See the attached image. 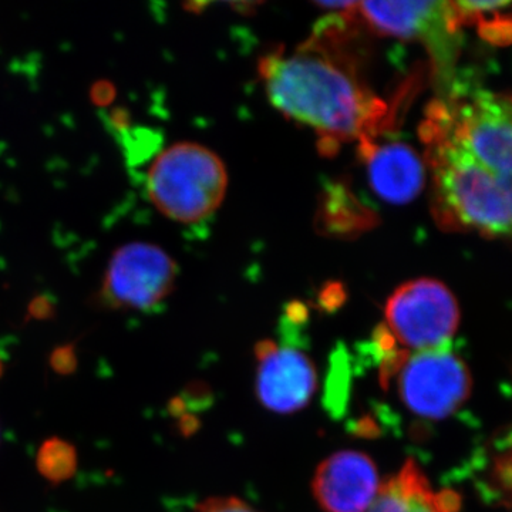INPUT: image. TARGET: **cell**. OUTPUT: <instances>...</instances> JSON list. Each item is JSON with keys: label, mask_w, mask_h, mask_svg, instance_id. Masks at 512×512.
I'll return each instance as SVG.
<instances>
[{"label": "cell", "mask_w": 512, "mask_h": 512, "mask_svg": "<svg viewBox=\"0 0 512 512\" xmlns=\"http://www.w3.org/2000/svg\"><path fill=\"white\" fill-rule=\"evenodd\" d=\"M421 138L441 227L512 237V100L476 90L433 101Z\"/></svg>", "instance_id": "cell-1"}, {"label": "cell", "mask_w": 512, "mask_h": 512, "mask_svg": "<svg viewBox=\"0 0 512 512\" xmlns=\"http://www.w3.org/2000/svg\"><path fill=\"white\" fill-rule=\"evenodd\" d=\"M266 94L289 119L313 128L330 143L370 138L386 114L342 57L312 39L292 55L262 60Z\"/></svg>", "instance_id": "cell-2"}, {"label": "cell", "mask_w": 512, "mask_h": 512, "mask_svg": "<svg viewBox=\"0 0 512 512\" xmlns=\"http://www.w3.org/2000/svg\"><path fill=\"white\" fill-rule=\"evenodd\" d=\"M227 187V168L221 158L197 143L165 148L147 175V194L154 207L183 224H194L214 214Z\"/></svg>", "instance_id": "cell-3"}, {"label": "cell", "mask_w": 512, "mask_h": 512, "mask_svg": "<svg viewBox=\"0 0 512 512\" xmlns=\"http://www.w3.org/2000/svg\"><path fill=\"white\" fill-rule=\"evenodd\" d=\"M379 379L396 390L407 412L424 421L453 416L470 397V370L451 345L424 352H393L383 356Z\"/></svg>", "instance_id": "cell-4"}, {"label": "cell", "mask_w": 512, "mask_h": 512, "mask_svg": "<svg viewBox=\"0 0 512 512\" xmlns=\"http://www.w3.org/2000/svg\"><path fill=\"white\" fill-rule=\"evenodd\" d=\"M458 323L460 308L450 289L436 279H414L387 299L373 352L384 356L443 348L451 345Z\"/></svg>", "instance_id": "cell-5"}, {"label": "cell", "mask_w": 512, "mask_h": 512, "mask_svg": "<svg viewBox=\"0 0 512 512\" xmlns=\"http://www.w3.org/2000/svg\"><path fill=\"white\" fill-rule=\"evenodd\" d=\"M177 274V264L163 249L131 242L111 256L94 301L114 311H153L173 291Z\"/></svg>", "instance_id": "cell-6"}, {"label": "cell", "mask_w": 512, "mask_h": 512, "mask_svg": "<svg viewBox=\"0 0 512 512\" xmlns=\"http://www.w3.org/2000/svg\"><path fill=\"white\" fill-rule=\"evenodd\" d=\"M363 19L383 35L419 40L436 66L450 73L456 60L460 15L454 2H360Z\"/></svg>", "instance_id": "cell-7"}, {"label": "cell", "mask_w": 512, "mask_h": 512, "mask_svg": "<svg viewBox=\"0 0 512 512\" xmlns=\"http://www.w3.org/2000/svg\"><path fill=\"white\" fill-rule=\"evenodd\" d=\"M255 389L259 402L271 412H298L311 402L318 375L309 356L291 343L262 340L256 345Z\"/></svg>", "instance_id": "cell-8"}, {"label": "cell", "mask_w": 512, "mask_h": 512, "mask_svg": "<svg viewBox=\"0 0 512 512\" xmlns=\"http://www.w3.org/2000/svg\"><path fill=\"white\" fill-rule=\"evenodd\" d=\"M372 458L359 451H340L316 470L312 488L326 512H366L380 490Z\"/></svg>", "instance_id": "cell-9"}, {"label": "cell", "mask_w": 512, "mask_h": 512, "mask_svg": "<svg viewBox=\"0 0 512 512\" xmlns=\"http://www.w3.org/2000/svg\"><path fill=\"white\" fill-rule=\"evenodd\" d=\"M370 187L382 200L402 205L413 201L424 184V164L419 154L403 143L360 141Z\"/></svg>", "instance_id": "cell-10"}, {"label": "cell", "mask_w": 512, "mask_h": 512, "mask_svg": "<svg viewBox=\"0 0 512 512\" xmlns=\"http://www.w3.org/2000/svg\"><path fill=\"white\" fill-rule=\"evenodd\" d=\"M458 505L460 498L453 491L434 493L416 461L409 458L396 476L380 485L366 512H456Z\"/></svg>", "instance_id": "cell-11"}, {"label": "cell", "mask_w": 512, "mask_h": 512, "mask_svg": "<svg viewBox=\"0 0 512 512\" xmlns=\"http://www.w3.org/2000/svg\"><path fill=\"white\" fill-rule=\"evenodd\" d=\"M77 450L69 441L50 437L43 441L36 456L40 476L50 484L59 485L70 480L77 470Z\"/></svg>", "instance_id": "cell-12"}, {"label": "cell", "mask_w": 512, "mask_h": 512, "mask_svg": "<svg viewBox=\"0 0 512 512\" xmlns=\"http://www.w3.org/2000/svg\"><path fill=\"white\" fill-rule=\"evenodd\" d=\"M76 346V342H67L52 350L49 356V365L53 372L59 376H72L76 373L77 367H79Z\"/></svg>", "instance_id": "cell-13"}, {"label": "cell", "mask_w": 512, "mask_h": 512, "mask_svg": "<svg viewBox=\"0 0 512 512\" xmlns=\"http://www.w3.org/2000/svg\"><path fill=\"white\" fill-rule=\"evenodd\" d=\"M197 512H258L254 508L249 507L247 503L239 500V498L225 497V498H211L205 501Z\"/></svg>", "instance_id": "cell-14"}, {"label": "cell", "mask_w": 512, "mask_h": 512, "mask_svg": "<svg viewBox=\"0 0 512 512\" xmlns=\"http://www.w3.org/2000/svg\"><path fill=\"white\" fill-rule=\"evenodd\" d=\"M57 312L55 299L47 295H37L29 302L26 322L29 320H50Z\"/></svg>", "instance_id": "cell-15"}, {"label": "cell", "mask_w": 512, "mask_h": 512, "mask_svg": "<svg viewBox=\"0 0 512 512\" xmlns=\"http://www.w3.org/2000/svg\"><path fill=\"white\" fill-rule=\"evenodd\" d=\"M114 86L107 80H101L93 84L92 92H90V99L99 107L109 106L114 99Z\"/></svg>", "instance_id": "cell-16"}, {"label": "cell", "mask_w": 512, "mask_h": 512, "mask_svg": "<svg viewBox=\"0 0 512 512\" xmlns=\"http://www.w3.org/2000/svg\"><path fill=\"white\" fill-rule=\"evenodd\" d=\"M5 357L2 356V353H0V379H2L3 373H5Z\"/></svg>", "instance_id": "cell-17"}]
</instances>
